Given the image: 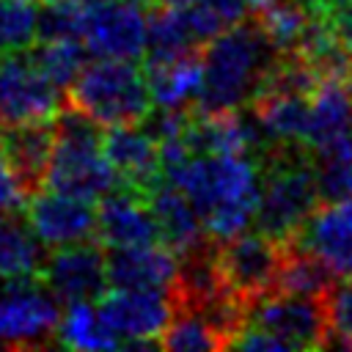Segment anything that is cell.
Instances as JSON below:
<instances>
[{"label":"cell","mask_w":352,"mask_h":352,"mask_svg":"<svg viewBox=\"0 0 352 352\" xmlns=\"http://www.w3.org/2000/svg\"><path fill=\"white\" fill-rule=\"evenodd\" d=\"M336 280L338 278L314 253H308L297 242H283V261H280V270H278L275 289L294 292V294L324 297Z\"/></svg>","instance_id":"26"},{"label":"cell","mask_w":352,"mask_h":352,"mask_svg":"<svg viewBox=\"0 0 352 352\" xmlns=\"http://www.w3.org/2000/svg\"><path fill=\"white\" fill-rule=\"evenodd\" d=\"M102 148L121 187L148 195L162 182L160 143L151 138V132L140 121L107 126V132L102 135Z\"/></svg>","instance_id":"14"},{"label":"cell","mask_w":352,"mask_h":352,"mask_svg":"<svg viewBox=\"0 0 352 352\" xmlns=\"http://www.w3.org/2000/svg\"><path fill=\"white\" fill-rule=\"evenodd\" d=\"M148 206L154 212L157 228H160V242H165L170 250H176L179 258L204 250L209 242V234L195 212V206L187 201L182 190H176L168 182H160L148 195Z\"/></svg>","instance_id":"18"},{"label":"cell","mask_w":352,"mask_h":352,"mask_svg":"<svg viewBox=\"0 0 352 352\" xmlns=\"http://www.w3.org/2000/svg\"><path fill=\"white\" fill-rule=\"evenodd\" d=\"M162 182L173 184L195 206L209 239L223 242L256 217L261 165L250 154H190L176 138L160 143Z\"/></svg>","instance_id":"1"},{"label":"cell","mask_w":352,"mask_h":352,"mask_svg":"<svg viewBox=\"0 0 352 352\" xmlns=\"http://www.w3.org/2000/svg\"><path fill=\"white\" fill-rule=\"evenodd\" d=\"M352 129V74L322 77L308 96V129L305 146L319 151L344 132Z\"/></svg>","instance_id":"20"},{"label":"cell","mask_w":352,"mask_h":352,"mask_svg":"<svg viewBox=\"0 0 352 352\" xmlns=\"http://www.w3.org/2000/svg\"><path fill=\"white\" fill-rule=\"evenodd\" d=\"M214 261L226 289L248 305L250 300L275 289L283 261V242H275L261 231H242L231 239L214 242Z\"/></svg>","instance_id":"8"},{"label":"cell","mask_w":352,"mask_h":352,"mask_svg":"<svg viewBox=\"0 0 352 352\" xmlns=\"http://www.w3.org/2000/svg\"><path fill=\"white\" fill-rule=\"evenodd\" d=\"M314 170L322 201L352 198V129L314 151Z\"/></svg>","instance_id":"28"},{"label":"cell","mask_w":352,"mask_h":352,"mask_svg":"<svg viewBox=\"0 0 352 352\" xmlns=\"http://www.w3.org/2000/svg\"><path fill=\"white\" fill-rule=\"evenodd\" d=\"M38 278L52 292V297L63 305L99 300L110 286L107 256L99 245H94V239L55 248V253L44 256Z\"/></svg>","instance_id":"12"},{"label":"cell","mask_w":352,"mask_h":352,"mask_svg":"<svg viewBox=\"0 0 352 352\" xmlns=\"http://www.w3.org/2000/svg\"><path fill=\"white\" fill-rule=\"evenodd\" d=\"M30 184L25 182V176L16 170V165L0 151V212H19L25 209L28 198H30Z\"/></svg>","instance_id":"33"},{"label":"cell","mask_w":352,"mask_h":352,"mask_svg":"<svg viewBox=\"0 0 352 352\" xmlns=\"http://www.w3.org/2000/svg\"><path fill=\"white\" fill-rule=\"evenodd\" d=\"M60 110V88L41 74L28 50L0 60V126L55 121Z\"/></svg>","instance_id":"10"},{"label":"cell","mask_w":352,"mask_h":352,"mask_svg":"<svg viewBox=\"0 0 352 352\" xmlns=\"http://www.w3.org/2000/svg\"><path fill=\"white\" fill-rule=\"evenodd\" d=\"M55 341L69 349H85V352H99V349H118V338L107 327L99 305L94 300L82 302H69L66 311L58 319Z\"/></svg>","instance_id":"23"},{"label":"cell","mask_w":352,"mask_h":352,"mask_svg":"<svg viewBox=\"0 0 352 352\" xmlns=\"http://www.w3.org/2000/svg\"><path fill=\"white\" fill-rule=\"evenodd\" d=\"M336 278H352V198L322 201L292 239Z\"/></svg>","instance_id":"15"},{"label":"cell","mask_w":352,"mask_h":352,"mask_svg":"<svg viewBox=\"0 0 352 352\" xmlns=\"http://www.w3.org/2000/svg\"><path fill=\"white\" fill-rule=\"evenodd\" d=\"M278 55L280 52L270 44L258 19H242L226 28L204 44V85L195 110L228 113L250 107Z\"/></svg>","instance_id":"2"},{"label":"cell","mask_w":352,"mask_h":352,"mask_svg":"<svg viewBox=\"0 0 352 352\" xmlns=\"http://www.w3.org/2000/svg\"><path fill=\"white\" fill-rule=\"evenodd\" d=\"M261 190L256 206V231L275 242H292L308 214L322 204L314 151L302 143H270L258 154Z\"/></svg>","instance_id":"3"},{"label":"cell","mask_w":352,"mask_h":352,"mask_svg":"<svg viewBox=\"0 0 352 352\" xmlns=\"http://www.w3.org/2000/svg\"><path fill=\"white\" fill-rule=\"evenodd\" d=\"M160 346L173 352H212V349H226L228 341L204 314L187 305H176L173 319L160 336Z\"/></svg>","instance_id":"27"},{"label":"cell","mask_w":352,"mask_h":352,"mask_svg":"<svg viewBox=\"0 0 352 352\" xmlns=\"http://www.w3.org/2000/svg\"><path fill=\"white\" fill-rule=\"evenodd\" d=\"M25 223L44 248H66L96 239V209L88 198L44 187L30 192L25 204Z\"/></svg>","instance_id":"13"},{"label":"cell","mask_w":352,"mask_h":352,"mask_svg":"<svg viewBox=\"0 0 352 352\" xmlns=\"http://www.w3.org/2000/svg\"><path fill=\"white\" fill-rule=\"evenodd\" d=\"M146 82L151 94V104L160 110H195L201 85H204V66L201 52L176 55L168 60H146Z\"/></svg>","instance_id":"19"},{"label":"cell","mask_w":352,"mask_h":352,"mask_svg":"<svg viewBox=\"0 0 352 352\" xmlns=\"http://www.w3.org/2000/svg\"><path fill=\"white\" fill-rule=\"evenodd\" d=\"M99 311L121 346H160L176 302L162 289H113L99 297Z\"/></svg>","instance_id":"11"},{"label":"cell","mask_w":352,"mask_h":352,"mask_svg":"<svg viewBox=\"0 0 352 352\" xmlns=\"http://www.w3.org/2000/svg\"><path fill=\"white\" fill-rule=\"evenodd\" d=\"M327 346L352 349V278H338L324 294Z\"/></svg>","instance_id":"32"},{"label":"cell","mask_w":352,"mask_h":352,"mask_svg":"<svg viewBox=\"0 0 352 352\" xmlns=\"http://www.w3.org/2000/svg\"><path fill=\"white\" fill-rule=\"evenodd\" d=\"M201 41L195 38L182 6L170 8V6H157V11L148 16V28H146V60H168L176 55H187V52H198Z\"/></svg>","instance_id":"25"},{"label":"cell","mask_w":352,"mask_h":352,"mask_svg":"<svg viewBox=\"0 0 352 352\" xmlns=\"http://www.w3.org/2000/svg\"><path fill=\"white\" fill-rule=\"evenodd\" d=\"M58 300L41 278H0V346L33 349L55 341Z\"/></svg>","instance_id":"6"},{"label":"cell","mask_w":352,"mask_h":352,"mask_svg":"<svg viewBox=\"0 0 352 352\" xmlns=\"http://www.w3.org/2000/svg\"><path fill=\"white\" fill-rule=\"evenodd\" d=\"M297 3H300L311 16H322V19H324V16H330L338 6L352 3V0H297Z\"/></svg>","instance_id":"35"},{"label":"cell","mask_w":352,"mask_h":352,"mask_svg":"<svg viewBox=\"0 0 352 352\" xmlns=\"http://www.w3.org/2000/svg\"><path fill=\"white\" fill-rule=\"evenodd\" d=\"M38 6L36 0H0V50L22 52L36 41Z\"/></svg>","instance_id":"31"},{"label":"cell","mask_w":352,"mask_h":352,"mask_svg":"<svg viewBox=\"0 0 352 352\" xmlns=\"http://www.w3.org/2000/svg\"><path fill=\"white\" fill-rule=\"evenodd\" d=\"M55 143L41 184L77 198L96 201L118 187V176L102 148V124L77 107H63L55 121Z\"/></svg>","instance_id":"4"},{"label":"cell","mask_w":352,"mask_h":352,"mask_svg":"<svg viewBox=\"0 0 352 352\" xmlns=\"http://www.w3.org/2000/svg\"><path fill=\"white\" fill-rule=\"evenodd\" d=\"M146 28L143 0H94L82 14L80 41L96 58L138 60L146 52Z\"/></svg>","instance_id":"9"},{"label":"cell","mask_w":352,"mask_h":352,"mask_svg":"<svg viewBox=\"0 0 352 352\" xmlns=\"http://www.w3.org/2000/svg\"><path fill=\"white\" fill-rule=\"evenodd\" d=\"M327 22H330V28H333V33L338 36V41L352 52V3H344V6H338L330 16H324Z\"/></svg>","instance_id":"34"},{"label":"cell","mask_w":352,"mask_h":352,"mask_svg":"<svg viewBox=\"0 0 352 352\" xmlns=\"http://www.w3.org/2000/svg\"><path fill=\"white\" fill-rule=\"evenodd\" d=\"M52 143H55L52 121L0 126V151L16 165V170L25 176V182L30 184L33 192L44 179V168L50 162Z\"/></svg>","instance_id":"22"},{"label":"cell","mask_w":352,"mask_h":352,"mask_svg":"<svg viewBox=\"0 0 352 352\" xmlns=\"http://www.w3.org/2000/svg\"><path fill=\"white\" fill-rule=\"evenodd\" d=\"M28 55L47 80H52L60 91H66L85 66L88 50L80 38H38L36 47L28 50Z\"/></svg>","instance_id":"29"},{"label":"cell","mask_w":352,"mask_h":352,"mask_svg":"<svg viewBox=\"0 0 352 352\" xmlns=\"http://www.w3.org/2000/svg\"><path fill=\"white\" fill-rule=\"evenodd\" d=\"M258 25L267 33L270 44L283 55V52L297 50L300 38L305 36V30L311 25V14L297 0H280V3L258 11Z\"/></svg>","instance_id":"30"},{"label":"cell","mask_w":352,"mask_h":352,"mask_svg":"<svg viewBox=\"0 0 352 352\" xmlns=\"http://www.w3.org/2000/svg\"><path fill=\"white\" fill-rule=\"evenodd\" d=\"M179 278V256L165 242L110 248L107 280L113 289H162L170 292Z\"/></svg>","instance_id":"17"},{"label":"cell","mask_w":352,"mask_h":352,"mask_svg":"<svg viewBox=\"0 0 352 352\" xmlns=\"http://www.w3.org/2000/svg\"><path fill=\"white\" fill-rule=\"evenodd\" d=\"M66 99L102 126L138 124L154 107L146 72L124 58H96L85 63L66 88Z\"/></svg>","instance_id":"5"},{"label":"cell","mask_w":352,"mask_h":352,"mask_svg":"<svg viewBox=\"0 0 352 352\" xmlns=\"http://www.w3.org/2000/svg\"><path fill=\"white\" fill-rule=\"evenodd\" d=\"M275 3H280V0H250V6H253L256 11H261V8H270V6H275Z\"/></svg>","instance_id":"37"},{"label":"cell","mask_w":352,"mask_h":352,"mask_svg":"<svg viewBox=\"0 0 352 352\" xmlns=\"http://www.w3.org/2000/svg\"><path fill=\"white\" fill-rule=\"evenodd\" d=\"M96 239L104 248L160 242V228L148 206V198L121 184L102 195V204L96 209Z\"/></svg>","instance_id":"16"},{"label":"cell","mask_w":352,"mask_h":352,"mask_svg":"<svg viewBox=\"0 0 352 352\" xmlns=\"http://www.w3.org/2000/svg\"><path fill=\"white\" fill-rule=\"evenodd\" d=\"M308 96L292 88H264L253 102L250 113L267 143H302L308 129Z\"/></svg>","instance_id":"21"},{"label":"cell","mask_w":352,"mask_h":352,"mask_svg":"<svg viewBox=\"0 0 352 352\" xmlns=\"http://www.w3.org/2000/svg\"><path fill=\"white\" fill-rule=\"evenodd\" d=\"M143 3H148V0H143Z\"/></svg>","instance_id":"38"},{"label":"cell","mask_w":352,"mask_h":352,"mask_svg":"<svg viewBox=\"0 0 352 352\" xmlns=\"http://www.w3.org/2000/svg\"><path fill=\"white\" fill-rule=\"evenodd\" d=\"M157 6H170V8H179V6H187V3H192V0H154Z\"/></svg>","instance_id":"36"},{"label":"cell","mask_w":352,"mask_h":352,"mask_svg":"<svg viewBox=\"0 0 352 352\" xmlns=\"http://www.w3.org/2000/svg\"><path fill=\"white\" fill-rule=\"evenodd\" d=\"M242 324H253L258 330L272 333L289 349L327 346L324 297L272 289L248 302Z\"/></svg>","instance_id":"7"},{"label":"cell","mask_w":352,"mask_h":352,"mask_svg":"<svg viewBox=\"0 0 352 352\" xmlns=\"http://www.w3.org/2000/svg\"><path fill=\"white\" fill-rule=\"evenodd\" d=\"M44 264V245L28 223L0 212V278H36Z\"/></svg>","instance_id":"24"}]
</instances>
